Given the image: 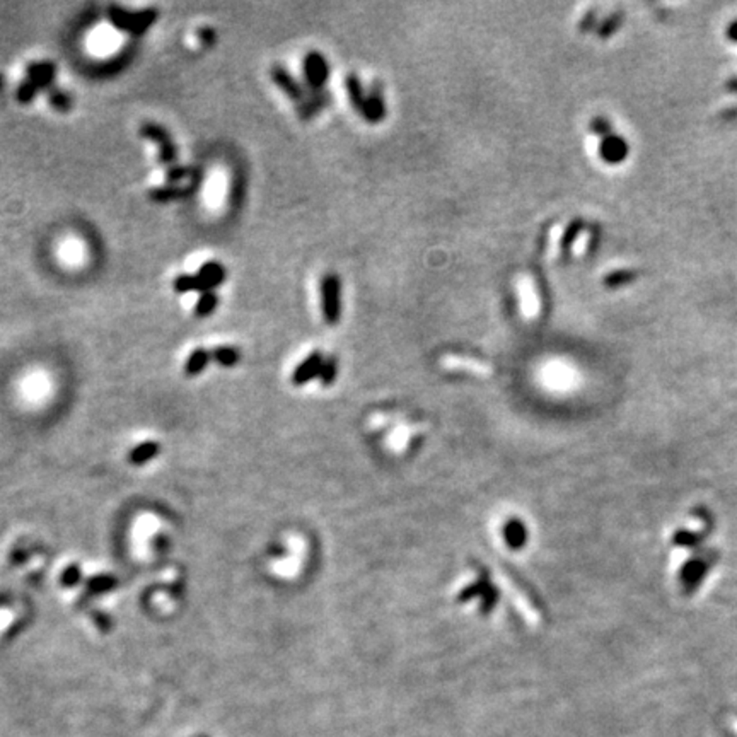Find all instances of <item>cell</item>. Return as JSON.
<instances>
[{"mask_svg": "<svg viewBox=\"0 0 737 737\" xmlns=\"http://www.w3.org/2000/svg\"><path fill=\"white\" fill-rule=\"evenodd\" d=\"M108 18L116 29L127 31L133 36H140L154 25L158 19V11L145 9L140 13H130V11L121 9L118 6H111L108 9Z\"/></svg>", "mask_w": 737, "mask_h": 737, "instance_id": "obj_1", "label": "cell"}, {"mask_svg": "<svg viewBox=\"0 0 737 737\" xmlns=\"http://www.w3.org/2000/svg\"><path fill=\"white\" fill-rule=\"evenodd\" d=\"M342 282L336 273H328L321 280V309L328 324H336L342 316Z\"/></svg>", "mask_w": 737, "mask_h": 737, "instance_id": "obj_2", "label": "cell"}, {"mask_svg": "<svg viewBox=\"0 0 737 737\" xmlns=\"http://www.w3.org/2000/svg\"><path fill=\"white\" fill-rule=\"evenodd\" d=\"M140 135L158 145L160 163L170 167L171 164L176 163V159H178V149H176L170 132H167L166 128L160 127L159 123H154V121H145L142 127H140Z\"/></svg>", "mask_w": 737, "mask_h": 737, "instance_id": "obj_3", "label": "cell"}, {"mask_svg": "<svg viewBox=\"0 0 737 737\" xmlns=\"http://www.w3.org/2000/svg\"><path fill=\"white\" fill-rule=\"evenodd\" d=\"M499 582H500L502 589H504L505 593H507L509 598H511L514 607H516V609L519 611L521 617H523L524 621H526L528 625H531V626L538 625V623H539V611L536 609V606L532 605L531 601H529L528 595L524 594L523 591H521L519 587H517L516 584H514L512 580L504 574V572H500V574H499Z\"/></svg>", "mask_w": 737, "mask_h": 737, "instance_id": "obj_4", "label": "cell"}, {"mask_svg": "<svg viewBox=\"0 0 737 737\" xmlns=\"http://www.w3.org/2000/svg\"><path fill=\"white\" fill-rule=\"evenodd\" d=\"M304 77L309 91L324 89L329 77V64L323 53L309 52L304 58Z\"/></svg>", "mask_w": 737, "mask_h": 737, "instance_id": "obj_5", "label": "cell"}, {"mask_svg": "<svg viewBox=\"0 0 737 737\" xmlns=\"http://www.w3.org/2000/svg\"><path fill=\"white\" fill-rule=\"evenodd\" d=\"M270 77H272L273 84H275L289 99H292L294 103L301 104L305 99V96H308L305 89L299 84V81H297L285 67L273 65L272 69H270Z\"/></svg>", "mask_w": 737, "mask_h": 737, "instance_id": "obj_6", "label": "cell"}, {"mask_svg": "<svg viewBox=\"0 0 737 737\" xmlns=\"http://www.w3.org/2000/svg\"><path fill=\"white\" fill-rule=\"evenodd\" d=\"M360 115H362L368 123H379V121L384 120V116H386V103H384L383 85L379 84V81L372 82L367 94L366 106H364Z\"/></svg>", "mask_w": 737, "mask_h": 737, "instance_id": "obj_7", "label": "cell"}, {"mask_svg": "<svg viewBox=\"0 0 737 737\" xmlns=\"http://www.w3.org/2000/svg\"><path fill=\"white\" fill-rule=\"evenodd\" d=\"M197 277L200 284V292H214L215 287L224 284L226 268L224 265L219 263V261H207V263L200 266Z\"/></svg>", "mask_w": 737, "mask_h": 737, "instance_id": "obj_8", "label": "cell"}, {"mask_svg": "<svg viewBox=\"0 0 737 737\" xmlns=\"http://www.w3.org/2000/svg\"><path fill=\"white\" fill-rule=\"evenodd\" d=\"M200 178H202V174H200L198 178H195V181L188 184V186H174V184H170V186L152 188V190L149 191V198L156 203H167L172 202V200H183L195 193V190L198 188Z\"/></svg>", "mask_w": 737, "mask_h": 737, "instance_id": "obj_9", "label": "cell"}, {"mask_svg": "<svg viewBox=\"0 0 737 737\" xmlns=\"http://www.w3.org/2000/svg\"><path fill=\"white\" fill-rule=\"evenodd\" d=\"M599 156L609 164L621 163V160L628 156V144L619 135L611 133V135L601 139V144H599Z\"/></svg>", "mask_w": 737, "mask_h": 737, "instance_id": "obj_10", "label": "cell"}, {"mask_svg": "<svg viewBox=\"0 0 737 737\" xmlns=\"http://www.w3.org/2000/svg\"><path fill=\"white\" fill-rule=\"evenodd\" d=\"M331 103V96L326 89H321V91H311L305 96V99L301 104H297V115L303 120H311L312 116H316L321 109H324L326 106Z\"/></svg>", "mask_w": 737, "mask_h": 737, "instance_id": "obj_11", "label": "cell"}, {"mask_svg": "<svg viewBox=\"0 0 737 737\" xmlns=\"http://www.w3.org/2000/svg\"><path fill=\"white\" fill-rule=\"evenodd\" d=\"M27 81L33 82L38 89H46L52 85L57 69L52 62H33L26 67Z\"/></svg>", "mask_w": 737, "mask_h": 737, "instance_id": "obj_12", "label": "cell"}, {"mask_svg": "<svg viewBox=\"0 0 737 737\" xmlns=\"http://www.w3.org/2000/svg\"><path fill=\"white\" fill-rule=\"evenodd\" d=\"M321 368H323V359H321L319 352H315V354L309 355L308 359L296 368V372H294L292 376V381L294 384H297V386H299V384H305L308 381H311L316 374H319Z\"/></svg>", "mask_w": 737, "mask_h": 737, "instance_id": "obj_13", "label": "cell"}, {"mask_svg": "<svg viewBox=\"0 0 737 737\" xmlns=\"http://www.w3.org/2000/svg\"><path fill=\"white\" fill-rule=\"evenodd\" d=\"M707 568L708 565L703 560H689L683 567V570H681V582H683L686 589L689 591L693 589V587H696L698 584L701 582V579L705 577V574H707Z\"/></svg>", "mask_w": 737, "mask_h": 737, "instance_id": "obj_14", "label": "cell"}, {"mask_svg": "<svg viewBox=\"0 0 737 737\" xmlns=\"http://www.w3.org/2000/svg\"><path fill=\"white\" fill-rule=\"evenodd\" d=\"M442 364L449 368H462V371H469V372H473V374H480V376L492 374V367L487 366L485 362H480V360L461 359V357H446V359L442 360Z\"/></svg>", "mask_w": 737, "mask_h": 737, "instance_id": "obj_15", "label": "cell"}, {"mask_svg": "<svg viewBox=\"0 0 737 737\" xmlns=\"http://www.w3.org/2000/svg\"><path fill=\"white\" fill-rule=\"evenodd\" d=\"M212 354L207 352L205 348H197L188 357L186 364H184V374L186 376H198L200 372L205 371L207 364H209Z\"/></svg>", "mask_w": 737, "mask_h": 737, "instance_id": "obj_16", "label": "cell"}, {"mask_svg": "<svg viewBox=\"0 0 737 737\" xmlns=\"http://www.w3.org/2000/svg\"><path fill=\"white\" fill-rule=\"evenodd\" d=\"M347 91H348V96H350V101H352V104H354V108L359 113H362L364 106H366L367 96H366V91H364L362 82H360L359 76H355V74H348Z\"/></svg>", "mask_w": 737, "mask_h": 737, "instance_id": "obj_17", "label": "cell"}, {"mask_svg": "<svg viewBox=\"0 0 737 737\" xmlns=\"http://www.w3.org/2000/svg\"><path fill=\"white\" fill-rule=\"evenodd\" d=\"M158 454H159V444H158V442H152V441L144 442V444L137 446V448L130 453V462H132V464L142 466V464H145V462L154 460V457L158 456Z\"/></svg>", "mask_w": 737, "mask_h": 737, "instance_id": "obj_18", "label": "cell"}, {"mask_svg": "<svg viewBox=\"0 0 737 737\" xmlns=\"http://www.w3.org/2000/svg\"><path fill=\"white\" fill-rule=\"evenodd\" d=\"M212 357H214L215 362L221 364L222 367H233L239 362L241 354H239L236 347H227V345H224V347L215 348V350L212 352Z\"/></svg>", "mask_w": 737, "mask_h": 737, "instance_id": "obj_19", "label": "cell"}, {"mask_svg": "<svg viewBox=\"0 0 737 737\" xmlns=\"http://www.w3.org/2000/svg\"><path fill=\"white\" fill-rule=\"evenodd\" d=\"M116 584H118V580L113 577V575H96V577L88 580V591L92 594H104L108 593V591L115 589Z\"/></svg>", "mask_w": 737, "mask_h": 737, "instance_id": "obj_20", "label": "cell"}, {"mask_svg": "<svg viewBox=\"0 0 737 737\" xmlns=\"http://www.w3.org/2000/svg\"><path fill=\"white\" fill-rule=\"evenodd\" d=\"M219 305V297L214 292H203L200 294V299L195 304V315L198 317L210 316L212 312L217 309Z\"/></svg>", "mask_w": 737, "mask_h": 737, "instance_id": "obj_21", "label": "cell"}, {"mask_svg": "<svg viewBox=\"0 0 737 737\" xmlns=\"http://www.w3.org/2000/svg\"><path fill=\"white\" fill-rule=\"evenodd\" d=\"M48 103L52 104V108L57 109V111L67 113L72 108V97H70V94L60 91V89H50Z\"/></svg>", "mask_w": 737, "mask_h": 737, "instance_id": "obj_22", "label": "cell"}, {"mask_svg": "<svg viewBox=\"0 0 737 737\" xmlns=\"http://www.w3.org/2000/svg\"><path fill=\"white\" fill-rule=\"evenodd\" d=\"M172 287H174V290L178 294L200 292L198 277L197 275H188V273H184V275H179V277L174 278V282H172Z\"/></svg>", "mask_w": 737, "mask_h": 737, "instance_id": "obj_23", "label": "cell"}, {"mask_svg": "<svg viewBox=\"0 0 737 737\" xmlns=\"http://www.w3.org/2000/svg\"><path fill=\"white\" fill-rule=\"evenodd\" d=\"M582 227H584V222L580 221V219H577V221H574L570 226L567 227L565 234H563V237H562V242H560V246H562L563 253H568V251L572 249V246H574L575 239L579 237V234H580V230H582Z\"/></svg>", "mask_w": 737, "mask_h": 737, "instance_id": "obj_24", "label": "cell"}, {"mask_svg": "<svg viewBox=\"0 0 737 737\" xmlns=\"http://www.w3.org/2000/svg\"><path fill=\"white\" fill-rule=\"evenodd\" d=\"M38 91H40V89H38L36 85L33 84V82H31V81H22L21 84H19L18 92H15V97H18V101L21 104H27V103H31V101L34 99V96H36Z\"/></svg>", "mask_w": 737, "mask_h": 737, "instance_id": "obj_25", "label": "cell"}, {"mask_svg": "<svg viewBox=\"0 0 737 737\" xmlns=\"http://www.w3.org/2000/svg\"><path fill=\"white\" fill-rule=\"evenodd\" d=\"M633 278H635V272H626V270H623V272H613L605 278V285L609 289L621 287V285L630 284Z\"/></svg>", "mask_w": 737, "mask_h": 737, "instance_id": "obj_26", "label": "cell"}, {"mask_svg": "<svg viewBox=\"0 0 737 737\" xmlns=\"http://www.w3.org/2000/svg\"><path fill=\"white\" fill-rule=\"evenodd\" d=\"M198 170H191V167H183V166H171L170 170H167V174H166V179L170 181L171 184L181 181V179H186V178H193L195 174H197Z\"/></svg>", "mask_w": 737, "mask_h": 737, "instance_id": "obj_27", "label": "cell"}, {"mask_svg": "<svg viewBox=\"0 0 737 737\" xmlns=\"http://www.w3.org/2000/svg\"><path fill=\"white\" fill-rule=\"evenodd\" d=\"M619 22H621V15L613 14V15H611V18H607L601 26H599L598 34L601 38H609L611 34H613L614 31H617L618 27H619Z\"/></svg>", "mask_w": 737, "mask_h": 737, "instance_id": "obj_28", "label": "cell"}, {"mask_svg": "<svg viewBox=\"0 0 737 737\" xmlns=\"http://www.w3.org/2000/svg\"><path fill=\"white\" fill-rule=\"evenodd\" d=\"M591 130H593L598 137L605 139V137L613 133V127H611L609 120H606L605 116H598V118H594L593 121H591Z\"/></svg>", "mask_w": 737, "mask_h": 737, "instance_id": "obj_29", "label": "cell"}, {"mask_svg": "<svg viewBox=\"0 0 737 737\" xmlns=\"http://www.w3.org/2000/svg\"><path fill=\"white\" fill-rule=\"evenodd\" d=\"M197 34H198V41L202 43V46H205V48H212V46L215 45V41H217V33H215V31L209 26L200 27Z\"/></svg>", "mask_w": 737, "mask_h": 737, "instance_id": "obj_30", "label": "cell"}, {"mask_svg": "<svg viewBox=\"0 0 737 737\" xmlns=\"http://www.w3.org/2000/svg\"><path fill=\"white\" fill-rule=\"evenodd\" d=\"M79 580H81V568L77 565L67 567L64 570V574H62V582H64V586L67 587L76 586Z\"/></svg>", "mask_w": 737, "mask_h": 737, "instance_id": "obj_31", "label": "cell"}, {"mask_svg": "<svg viewBox=\"0 0 737 737\" xmlns=\"http://www.w3.org/2000/svg\"><path fill=\"white\" fill-rule=\"evenodd\" d=\"M674 543L680 544V546L691 548L698 543V536L693 535V532H689V531H677L676 536H674Z\"/></svg>", "mask_w": 737, "mask_h": 737, "instance_id": "obj_32", "label": "cell"}, {"mask_svg": "<svg viewBox=\"0 0 737 737\" xmlns=\"http://www.w3.org/2000/svg\"><path fill=\"white\" fill-rule=\"evenodd\" d=\"M595 25V13L594 11H589L586 15H584V19L580 21V31L582 33H587V31H591Z\"/></svg>", "mask_w": 737, "mask_h": 737, "instance_id": "obj_33", "label": "cell"}, {"mask_svg": "<svg viewBox=\"0 0 737 737\" xmlns=\"http://www.w3.org/2000/svg\"><path fill=\"white\" fill-rule=\"evenodd\" d=\"M335 360H328L326 364H324L323 368H321V374H323V381H331L333 374H335Z\"/></svg>", "mask_w": 737, "mask_h": 737, "instance_id": "obj_34", "label": "cell"}, {"mask_svg": "<svg viewBox=\"0 0 737 737\" xmlns=\"http://www.w3.org/2000/svg\"><path fill=\"white\" fill-rule=\"evenodd\" d=\"M731 36L736 38V40H737V25H734V26L731 27Z\"/></svg>", "mask_w": 737, "mask_h": 737, "instance_id": "obj_35", "label": "cell"}, {"mask_svg": "<svg viewBox=\"0 0 737 737\" xmlns=\"http://www.w3.org/2000/svg\"><path fill=\"white\" fill-rule=\"evenodd\" d=\"M2 81H4V79H2V77H0V88H2V84H4V82H2Z\"/></svg>", "mask_w": 737, "mask_h": 737, "instance_id": "obj_36", "label": "cell"}]
</instances>
